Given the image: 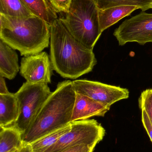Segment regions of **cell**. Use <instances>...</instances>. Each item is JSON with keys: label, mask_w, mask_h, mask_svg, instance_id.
Here are the masks:
<instances>
[{"label": "cell", "mask_w": 152, "mask_h": 152, "mask_svg": "<svg viewBox=\"0 0 152 152\" xmlns=\"http://www.w3.org/2000/svg\"><path fill=\"white\" fill-rule=\"evenodd\" d=\"M50 43L53 69L62 77L76 79L91 72L97 63L93 50L71 35L61 18L51 25Z\"/></svg>", "instance_id": "cell-1"}, {"label": "cell", "mask_w": 152, "mask_h": 152, "mask_svg": "<svg viewBox=\"0 0 152 152\" xmlns=\"http://www.w3.org/2000/svg\"><path fill=\"white\" fill-rule=\"evenodd\" d=\"M76 93L72 81L59 82L45 102L29 128L22 134L24 144H30L71 122Z\"/></svg>", "instance_id": "cell-2"}, {"label": "cell", "mask_w": 152, "mask_h": 152, "mask_svg": "<svg viewBox=\"0 0 152 152\" xmlns=\"http://www.w3.org/2000/svg\"><path fill=\"white\" fill-rule=\"evenodd\" d=\"M0 38L21 56L42 52L49 46L51 25L35 15L11 17L0 14Z\"/></svg>", "instance_id": "cell-3"}, {"label": "cell", "mask_w": 152, "mask_h": 152, "mask_svg": "<svg viewBox=\"0 0 152 152\" xmlns=\"http://www.w3.org/2000/svg\"><path fill=\"white\" fill-rule=\"evenodd\" d=\"M71 35L93 50L102 32L99 9L93 0H72L65 18H61Z\"/></svg>", "instance_id": "cell-4"}, {"label": "cell", "mask_w": 152, "mask_h": 152, "mask_svg": "<svg viewBox=\"0 0 152 152\" xmlns=\"http://www.w3.org/2000/svg\"><path fill=\"white\" fill-rule=\"evenodd\" d=\"M48 84L26 81L15 93L19 114L13 124L22 134L32 125L43 104L51 94Z\"/></svg>", "instance_id": "cell-5"}, {"label": "cell", "mask_w": 152, "mask_h": 152, "mask_svg": "<svg viewBox=\"0 0 152 152\" xmlns=\"http://www.w3.org/2000/svg\"><path fill=\"white\" fill-rule=\"evenodd\" d=\"M70 125V129L44 152H62L82 145L95 149L105 135V129L94 119L77 121Z\"/></svg>", "instance_id": "cell-6"}, {"label": "cell", "mask_w": 152, "mask_h": 152, "mask_svg": "<svg viewBox=\"0 0 152 152\" xmlns=\"http://www.w3.org/2000/svg\"><path fill=\"white\" fill-rule=\"evenodd\" d=\"M120 45L129 42L152 43V13L145 11L124 20L113 33Z\"/></svg>", "instance_id": "cell-7"}, {"label": "cell", "mask_w": 152, "mask_h": 152, "mask_svg": "<svg viewBox=\"0 0 152 152\" xmlns=\"http://www.w3.org/2000/svg\"><path fill=\"white\" fill-rule=\"evenodd\" d=\"M76 93L110 107L112 104L129 97L128 89L111 86L98 81L87 80H76L72 81Z\"/></svg>", "instance_id": "cell-8"}, {"label": "cell", "mask_w": 152, "mask_h": 152, "mask_svg": "<svg viewBox=\"0 0 152 152\" xmlns=\"http://www.w3.org/2000/svg\"><path fill=\"white\" fill-rule=\"evenodd\" d=\"M53 69L48 54L42 52L24 56L21 60L20 73L27 82L48 84L51 83Z\"/></svg>", "instance_id": "cell-9"}, {"label": "cell", "mask_w": 152, "mask_h": 152, "mask_svg": "<svg viewBox=\"0 0 152 152\" xmlns=\"http://www.w3.org/2000/svg\"><path fill=\"white\" fill-rule=\"evenodd\" d=\"M110 107L105 106L90 97L76 93L71 122L87 120L92 117H104Z\"/></svg>", "instance_id": "cell-10"}, {"label": "cell", "mask_w": 152, "mask_h": 152, "mask_svg": "<svg viewBox=\"0 0 152 152\" xmlns=\"http://www.w3.org/2000/svg\"><path fill=\"white\" fill-rule=\"evenodd\" d=\"M15 50L0 40V75L9 80L16 77L20 69Z\"/></svg>", "instance_id": "cell-11"}, {"label": "cell", "mask_w": 152, "mask_h": 152, "mask_svg": "<svg viewBox=\"0 0 152 152\" xmlns=\"http://www.w3.org/2000/svg\"><path fill=\"white\" fill-rule=\"evenodd\" d=\"M19 106L15 94H0V127L11 126L16 121Z\"/></svg>", "instance_id": "cell-12"}, {"label": "cell", "mask_w": 152, "mask_h": 152, "mask_svg": "<svg viewBox=\"0 0 152 152\" xmlns=\"http://www.w3.org/2000/svg\"><path fill=\"white\" fill-rule=\"evenodd\" d=\"M138 9L140 8L137 6L124 5L99 10V21L102 32Z\"/></svg>", "instance_id": "cell-13"}, {"label": "cell", "mask_w": 152, "mask_h": 152, "mask_svg": "<svg viewBox=\"0 0 152 152\" xmlns=\"http://www.w3.org/2000/svg\"><path fill=\"white\" fill-rule=\"evenodd\" d=\"M22 133L13 125L1 127L0 152H12L23 145Z\"/></svg>", "instance_id": "cell-14"}, {"label": "cell", "mask_w": 152, "mask_h": 152, "mask_svg": "<svg viewBox=\"0 0 152 152\" xmlns=\"http://www.w3.org/2000/svg\"><path fill=\"white\" fill-rule=\"evenodd\" d=\"M33 15L51 25L58 18L57 12L48 0H20Z\"/></svg>", "instance_id": "cell-15"}, {"label": "cell", "mask_w": 152, "mask_h": 152, "mask_svg": "<svg viewBox=\"0 0 152 152\" xmlns=\"http://www.w3.org/2000/svg\"><path fill=\"white\" fill-rule=\"evenodd\" d=\"M70 123L66 126L53 131L30 144L34 152H44L55 144L62 135L70 129Z\"/></svg>", "instance_id": "cell-16"}, {"label": "cell", "mask_w": 152, "mask_h": 152, "mask_svg": "<svg viewBox=\"0 0 152 152\" xmlns=\"http://www.w3.org/2000/svg\"><path fill=\"white\" fill-rule=\"evenodd\" d=\"M0 14L16 18L34 15L20 0H0Z\"/></svg>", "instance_id": "cell-17"}, {"label": "cell", "mask_w": 152, "mask_h": 152, "mask_svg": "<svg viewBox=\"0 0 152 152\" xmlns=\"http://www.w3.org/2000/svg\"><path fill=\"white\" fill-rule=\"evenodd\" d=\"M99 10H103L116 6L130 5L137 6L143 11L151 3L152 0H93Z\"/></svg>", "instance_id": "cell-18"}, {"label": "cell", "mask_w": 152, "mask_h": 152, "mask_svg": "<svg viewBox=\"0 0 152 152\" xmlns=\"http://www.w3.org/2000/svg\"><path fill=\"white\" fill-rule=\"evenodd\" d=\"M139 106L141 110L145 111L152 125V88L142 92L138 99Z\"/></svg>", "instance_id": "cell-19"}, {"label": "cell", "mask_w": 152, "mask_h": 152, "mask_svg": "<svg viewBox=\"0 0 152 152\" xmlns=\"http://www.w3.org/2000/svg\"><path fill=\"white\" fill-rule=\"evenodd\" d=\"M56 12L67 13L72 0H48Z\"/></svg>", "instance_id": "cell-20"}, {"label": "cell", "mask_w": 152, "mask_h": 152, "mask_svg": "<svg viewBox=\"0 0 152 152\" xmlns=\"http://www.w3.org/2000/svg\"><path fill=\"white\" fill-rule=\"evenodd\" d=\"M142 122L152 142V125L145 111L142 110Z\"/></svg>", "instance_id": "cell-21"}, {"label": "cell", "mask_w": 152, "mask_h": 152, "mask_svg": "<svg viewBox=\"0 0 152 152\" xmlns=\"http://www.w3.org/2000/svg\"><path fill=\"white\" fill-rule=\"evenodd\" d=\"M94 149L88 145H82L68 148L62 152H93Z\"/></svg>", "instance_id": "cell-22"}, {"label": "cell", "mask_w": 152, "mask_h": 152, "mask_svg": "<svg viewBox=\"0 0 152 152\" xmlns=\"http://www.w3.org/2000/svg\"><path fill=\"white\" fill-rule=\"evenodd\" d=\"M9 93L4 77L0 75V94H4Z\"/></svg>", "instance_id": "cell-23"}, {"label": "cell", "mask_w": 152, "mask_h": 152, "mask_svg": "<svg viewBox=\"0 0 152 152\" xmlns=\"http://www.w3.org/2000/svg\"><path fill=\"white\" fill-rule=\"evenodd\" d=\"M18 152H34L29 144H23Z\"/></svg>", "instance_id": "cell-24"}, {"label": "cell", "mask_w": 152, "mask_h": 152, "mask_svg": "<svg viewBox=\"0 0 152 152\" xmlns=\"http://www.w3.org/2000/svg\"><path fill=\"white\" fill-rule=\"evenodd\" d=\"M150 9H152V2L149 5H148V6H146L144 10L143 11H145L147 10H149Z\"/></svg>", "instance_id": "cell-25"}, {"label": "cell", "mask_w": 152, "mask_h": 152, "mask_svg": "<svg viewBox=\"0 0 152 152\" xmlns=\"http://www.w3.org/2000/svg\"><path fill=\"white\" fill-rule=\"evenodd\" d=\"M18 151H13L12 152H18Z\"/></svg>", "instance_id": "cell-26"}]
</instances>
